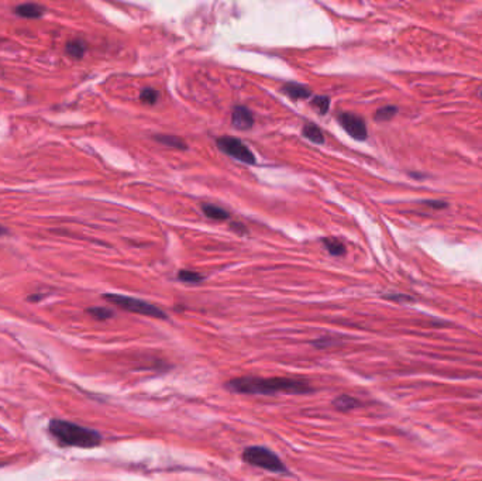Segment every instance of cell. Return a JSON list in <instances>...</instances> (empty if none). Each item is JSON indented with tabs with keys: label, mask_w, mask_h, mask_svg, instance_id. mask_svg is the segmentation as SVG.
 Instances as JSON below:
<instances>
[{
	"label": "cell",
	"mask_w": 482,
	"mask_h": 481,
	"mask_svg": "<svg viewBox=\"0 0 482 481\" xmlns=\"http://www.w3.org/2000/svg\"><path fill=\"white\" fill-rule=\"evenodd\" d=\"M312 105L318 109L319 113L325 114L327 110H329V106H330V99L327 96H316L312 102Z\"/></svg>",
	"instance_id": "obj_20"
},
{
	"label": "cell",
	"mask_w": 482,
	"mask_h": 481,
	"mask_svg": "<svg viewBox=\"0 0 482 481\" xmlns=\"http://www.w3.org/2000/svg\"><path fill=\"white\" fill-rule=\"evenodd\" d=\"M426 205L429 206H433L436 209H440V208H446L447 204L446 202H437V201H430V202H426Z\"/></svg>",
	"instance_id": "obj_21"
},
{
	"label": "cell",
	"mask_w": 482,
	"mask_h": 481,
	"mask_svg": "<svg viewBox=\"0 0 482 481\" xmlns=\"http://www.w3.org/2000/svg\"><path fill=\"white\" fill-rule=\"evenodd\" d=\"M243 460L254 467L264 468L272 473H286L283 461L270 449L264 446H250L243 452Z\"/></svg>",
	"instance_id": "obj_4"
},
{
	"label": "cell",
	"mask_w": 482,
	"mask_h": 481,
	"mask_svg": "<svg viewBox=\"0 0 482 481\" xmlns=\"http://www.w3.org/2000/svg\"><path fill=\"white\" fill-rule=\"evenodd\" d=\"M254 114L250 109L244 106H237L233 109L231 123L238 130H249L254 126Z\"/></svg>",
	"instance_id": "obj_7"
},
{
	"label": "cell",
	"mask_w": 482,
	"mask_h": 481,
	"mask_svg": "<svg viewBox=\"0 0 482 481\" xmlns=\"http://www.w3.org/2000/svg\"><path fill=\"white\" fill-rule=\"evenodd\" d=\"M302 135L305 139L311 140L312 143L315 144H323L325 143V133L322 129H319L318 126L309 123V125H305L304 130H302Z\"/></svg>",
	"instance_id": "obj_11"
},
{
	"label": "cell",
	"mask_w": 482,
	"mask_h": 481,
	"mask_svg": "<svg viewBox=\"0 0 482 481\" xmlns=\"http://www.w3.org/2000/svg\"><path fill=\"white\" fill-rule=\"evenodd\" d=\"M103 298L109 300L110 304L122 308L127 312H133V314H139V315H144L150 318H157V319L166 318V314L162 310H160L158 307L150 303H146V300L143 299H137V298H132L126 295H118V293H106Z\"/></svg>",
	"instance_id": "obj_3"
},
{
	"label": "cell",
	"mask_w": 482,
	"mask_h": 481,
	"mask_svg": "<svg viewBox=\"0 0 482 481\" xmlns=\"http://www.w3.org/2000/svg\"><path fill=\"white\" fill-rule=\"evenodd\" d=\"M157 99H158V92L155 89L146 88L140 93V100L146 105H154L157 102Z\"/></svg>",
	"instance_id": "obj_18"
},
{
	"label": "cell",
	"mask_w": 482,
	"mask_h": 481,
	"mask_svg": "<svg viewBox=\"0 0 482 481\" xmlns=\"http://www.w3.org/2000/svg\"><path fill=\"white\" fill-rule=\"evenodd\" d=\"M396 112L398 109L395 106H385L377 110L374 119L377 120V122H388V120H391L396 114Z\"/></svg>",
	"instance_id": "obj_15"
},
{
	"label": "cell",
	"mask_w": 482,
	"mask_h": 481,
	"mask_svg": "<svg viewBox=\"0 0 482 481\" xmlns=\"http://www.w3.org/2000/svg\"><path fill=\"white\" fill-rule=\"evenodd\" d=\"M15 13L20 17L24 19H38L41 16H44L45 13V8H42L41 5L37 3H23L15 8Z\"/></svg>",
	"instance_id": "obj_8"
},
{
	"label": "cell",
	"mask_w": 482,
	"mask_h": 481,
	"mask_svg": "<svg viewBox=\"0 0 482 481\" xmlns=\"http://www.w3.org/2000/svg\"><path fill=\"white\" fill-rule=\"evenodd\" d=\"M481 96H482V95H481Z\"/></svg>",
	"instance_id": "obj_23"
},
{
	"label": "cell",
	"mask_w": 482,
	"mask_h": 481,
	"mask_svg": "<svg viewBox=\"0 0 482 481\" xmlns=\"http://www.w3.org/2000/svg\"><path fill=\"white\" fill-rule=\"evenodd\" d=\"M48 429L59 443L65 446L91 449L99 446L102 442L99 432L70 422V420L52 419L49 420Z\"/></svg>",
	"instance_id": "obj_2"
},
{
	"label": "cell",
	"mask_w": 482,
	"mask_h": 481,
	"mask_svg": "<svg viewBox=\"0 0 482 481\" xmlns=\"http://www.w3.org/2000/svg\"><path fill=\"white\" fill-rule=\"evenodd\" d=\"M323 245L327 249V252L333 256H343L345 253V247L344 245L340 242V240L337 238H333V237H329V238H325L323 240Z\"/></svg>",
	"instance_id": "obj_13"
},
{
	"label": "cell",
	"mask_w": 482,
	"mask_h": 481,
	"mask_svg": "<svg viewBox=\"0 0 482 481\" xmlns=\"http://www.w3.org/2000/svg\"><path fill=\"white\" fill-rule=\"evenodd\" d=\"M86 49H88L86 43H85L84 40H81V38L71 40V41H68L67 45H65L67 54H68L71 58H74V59H81V58L85 55Z\"/></svg>",
	"instance_id": "obj_9"
},
{
	"label": "cell",
	"mask_w": 482,
	"mask_h": 481,
	"mask_svg": "<svg viewBox=\"0 0 482 481\" xmlns=\"http://www.w3.org/2000/svg\"><path fill=\"white\" fill-rule=\"evenodd\" d=\"M282 91L292 99H306L311 96V89L299 84H286Z\"/></svg>",
	"instance_id": "obj_10"
},
{
	"label": "cell",
	"mask_w": 482,
	"mask_h": 481,
	"mask_svg": "<svg viewBox=\"0 0 482 481\" xmlns=\"http://www.w3.org/2000/svg\"><path fill=\"white\" fill-rule=\"evenodd\" d=\"M155 140L160 142V143H162V144H165V146H169V147L180 148V150L187 148V144H185L182 140H180V139L175 137V136H157Z\"/></svg>",
	"instance_id": "obj_16"
},
{
	"label": "cell",
	"mask_w": 482,
	"mask_h": 481,
	"mask_svg": "<svg viewBox=\"0 0 482 481\" xmlns=\"http://www.w3.org/2000/svg\"><path fill=\"white\" fill-rule=\"evenodd\" d=\"M88 314H91L98 321H106L113 316V312L107 308H91L88 310Z\"/></svg>",
	"instance_id": "obj_19"
},
{
	"label": "cell",
	"mask_w": 482,
	"mask_h": 481,
	"mask_svg": "<svg viewBox=\"0 0 482 481\" xmlns=\"http://www.w3.org/2000/svg\"><path fill=\"white\" fill-rule=\"evenodd\" d=\"M217 147L219 150H221L224 154L241 161L246 164H256V157L254 154L249 150V147L241 143L237 139H231V137H221L217 140Z\"/></svg>",
	"instance_id": "obj_5"
},
{
	"label": "cell",
	"mask_w": 482,
	"mask_h": 481,
	"mask_svg": "<svg viewBox=\"0 0 482 481\" xmlns=\"http://www.w3.org/2000/svg\"><path fill=\"white\" fill-rule=\"evenodd\" d=\"M334 405L339 411H343V412H347V411H351L357 406H359V402L358 399L352 398V397H348V395H341L339 397L336 401H334Z\"/></svg>",
	"instance_id": "obj_14"
},
{
	"label": "cell",
	"mask_w": 482,
	"mask_h": 481,
	"mask_svg": "<svg viewBox=\"0 0 482 481\" xmlns=\"http://www.w3.org/2000/svg\"><path fill=\"white\" fill-rule=\"evenodd\" d=\"M178 278L180 281H184V282H188V284H198L203 280V277L195 271H188V270H182L179 274H178Z\"/></svg>",
	"instance_id": "obj_17"
},
{
	"label": "cell",
	"mask_w": 482,
	"mask_h": 481,
	"mask_svg": "<svg viewBox=\"0 0 482 481\" xmlns=\"http://www.w3.org/2000/svg\"><path fill=\"white\" fill-rule=\"evenodd\" d=\"M339 123L341 125V128L355 140L363 142L368 137V130H367V125L363 119L359 116L354 114V113H340L339 114Z\"/></svg>",
	"instance_id": "obj_6"
},
{
	"label": "cell",
	"mask_w": 482,
	"mask_h": 481,
	"mask_svg": "<svg viewBox=\"0 0 482 481\" xmlns=\"http://www.w3.org/2000/svg\"><path fill=\"white\" fill-rule=\"evenodd\" d=\"M202 211L203 213L210 217V219H215V220H226L230 217V213L227 211H224L223 208L220 206H216V205H212V204H203L202 205Z\"/></svg>",
	"instance_id": "obj_12"
},
{
	"label": "cell",
	"mask_w": 482,
	"mask_h": 481,
	"mask_svg": "<svg viewBox=\"0 0 482 481\" xmlns=\"http://www.w3.org/2000/svg\"><path fill=\"white\" fill-rule=\"evenodd\" d=\"M228 391L249 395H275V394H308L312 392L309 383L295 379H261V377H240L226 384Z\"/></svg>",
	"instance_id": "obj_1"
},
{
	"label": "cell",
	"mask_w": 482,
	"mask_h": 481,
	"mask_svg": "<svg viewBox=\"0 0 482 481\" xmlns=\"http://www.w3.org/2000/svg\"><path fill=\"white\" fill-rule=\"evenodd\" d=\"M9 233V230L5 227V226H2V224H0V237H2V236H5V234H8Z\"/></svg>",
	"instance_id": "obj_22"
}]
</instances>
